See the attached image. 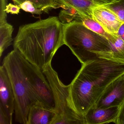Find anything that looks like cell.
Returning a JSON list of instances; mask_svg holds the SVG:
<instances>
[{
  "instance_id": "5bb4252c",
  "label": "cell",
  "mask_w": 124,
  "mask_h": 124,
  "mask_svg": "<svg viewBox=\"0 0 124 124\" xmlns=\"http://www.w3.org/2000/svg\"><path fill=\"white\" fill-rule=\"evenodd\" d=\"M14 29L7 22L0 24V57L5 50L11 45L13 41L12 34Z\"/></svg>"
},
{
  "instance_id": "30bf717a",
  "label": "cell",
  "mask_w": 124,
  "mask_h": 124,
  "mask_svg": "<svg viewBox=\"0 0 124 124\" xmlns=\"http://www.w3.org/2000/svg\"><path fill=\"white\" fill-rule=\"evenodd\" d=\"M92 18L107 32L111 34L117 33L123 23L113 12L104 6L94 8L93 10Z\"/></svg>"
},
{
  "instance_id": "cb8c5ba5",
  "label": "cell",
  "mask_w": 124,
  "mask_h": 124,
  "mask_svg": "<svg viewBox=\"0 0 124 124\" xmlns=\"http://www.w3.org/2000/svg\"><path fill=\"white\" fill-rule=\"evenodd\" d=\"M12 0L14 3L17 4V5H18L23 3V2H25V1H26V0H30V1H31L33 3L32 0Z\"/></svg>"
},
{
  "instance_id": "8992f818",
  "label": "cell",
  "mask_w": 124,
  "mask_h": 124,
  "mask_svg": "<svg viewBox=\"0 0 124 124\" xmlns=\"http://www.w3.org/2000/svg\"><path fill=\"white\" fill-rule=\"evenodd\" d=\"M22 60L27 77L40 102L48 107L54 108L53 92L42 70L30 63L22 55Z\"/></svg>"
},
{
  "instance_id": "3957f363",
  "label": "cell",
  "mask_w": 124,
  "mask_h": 124,
  "mask_svg": "<svg viewBox=\"0 0 124 124\" xmlns=\"http://www.w3.org/2000/svg\"><path fill=\"white\" fill-rule=\"evenodd\" d=\"M63 29L64 45L82 64L100 59L113 61L108 39L90 30L81 22L63 24Z\"/></svg>"
},
{
  "instance_id": "2e32d148",
  "label": "cell",
  "mask_w": 124,
  "mask_h": 124,
  "mask_svg": "<svg viewBox=\"0 0 124 124\" xmlns=\"http://www.w3.org/2000/svg\"><path fill=\"white\" fill-rule=\"evenodd\" d=\"M104 6L113 12L124 23V0H115Z\"/></svg>"
},
{
  "instance_id": "7c38bea8",
  "label": "cell",
  "mask_w": 124,
  "mask_h": 124,
  "mask_svg": "<svg viewBox=\"0 0 124 124\" xmlns=\"http://www.w3.org/2000/svg\"><path fill=\"white\" fill-rule=\"evenodd\" d=\"M55 115L54 108L38 101L30 108L27 124H52Z\"/></svg>"
},
{
  "instance_id": "277c9868",
  "label": "cell",
  "mask_w": 124,
  "mask_h": 124,
  "mask_svg": "<svg viewBox=\"0 0 124 124\" xmlns=\"http://www.w3.org/2000/svg\"><path fill=\"white\" fill-rule=\"evenodd\" d=\"M3 64L7 70L14 93L15 120L27 124L30 108L40 101L25 72L22 55L14 49L4 58Z\"/></svg>"
},
{
  "instance_id": "4fadbf2b",
  "label": "cell",
  "mask_w": 124,
  "mask_h": 124,
  "mask_svg": "<svg viewBox=\"0 0 124 124\" xmlns=\"http://www.w3.org/2000/svg\"><path fill=\"white\" fill-rule=\"evenodd\" d=\"M107 39L111 45L113 61L124 63V41L117 34H110Z\"/></svg>"
},
{
  "instance_id": "44dd1931",
  "label": "cell",
  "mask_w": 124,
  "mask_h": 124,
  "mask_svg": "<svg viewBox=\"0 0 124 124\" xmlns=\"http://www.w3.org/2000/svg\"><path fill=\"white\" fill-rule=\"evenodd\" d=\"M114 123L116 124H124V103L120 107L117 116Z\"/></svg>"
},
{
  "instance_id": "5b68a950",
  "label": "cell",
  "mask_w": 124,
  "mask_h": 124,
  "mask_svg": "<svg viewBox=\"0 0 124 124\" xmlns=\"http://www.w3.org/2000/svg\"><path fill=\"white\" fill-rule=\"evenodd\" d=\"M53 92L55 116L52 124H85V116L78 113L72 101L70 85H64L59 79L51 63L42 69Z\"/></svg>"
},
{
  "instance_id": "9a60e30c",
  "label": "cell",
  "mask_w": 124,
  "mask_h": 124,
  "mask_svg": "<svg viewBox=\"0 0 124 124\" xmlns=\"http://www.w3.org/2000/svg\"><path fill=\"white\" fill-rule=\"evenodd\" d=\"M83 25L90 30L108 38L110 34L107 32L93 18H86L81 20Z\"/></svg>"
},
{
  "instance_id": "e0dca14e",
  "label": "cell",
  "mask_w": 124,
  "mask_h": 124,
  "mask_svg": "<svg viewBox=\"0 0 124 124\" xmlns=\"http://www.w3.org/2000/svg\"><path fill=\"white\" fill-rule=\"evenodd\" d=\"M36 8L42 9L44 12H49L54 8L55 0H32Z\"/></svg>"
},
{
  "instance_id": "9c48e42d",
  "label": "cell",
  "mask_w": 124,
  "mask_h": 124,
  "mask_svg": "<svg viewBox=\"0 0 124 124\" xmlns=\"http://www.w3.org/2000/svg\"><path fill=\"white\" fill-rule=\"evenodd\" d=\"M0 106L2 107L12 121L15 109V98L10 80L3 64L0 67Z\"/></svg>"
},
{
  "instance_id": "8fae6325",
  "label": "cell",
  "mask_w": 124,
  "mask_h": 124,
  "mask_svg": "<svg viewBox=\"0 0 124 124\" xmlns=\"http://www.w3.org/2000/svg\"><path fill=\"white\" fill-rule=\"evenodd\" d=\"M120 107L106 108L91 107L85 116V124H107L114 122Z\"/></svg>"
},
{
  "instance_id": "6da1fadb",
  "label": "cell",
  "mask_w": 124,
  "mask_h": 124,
  "mask_svg": "<svg viewBox=\"0 0 124 124\" xmlns=\"http://www.w3.org/2000/svg\"><path fill=\"white\" fill-rule=\"evenodd\" d=\"M64 45L63 24L58 17L54 16L20 26L13 46L30 63L42 70L51 63Z\"/></svg>"
},
{
  "instance_id": "7402d4cb",
  "label": "cell",
  "mask_w": 124,
  "mask_h": 124,
  "mask_svg": "<svg viewBox=\"0 0 124 124\" xmlns=\"http://www.w3.org/2000/svg\"><path fill=\"white\" fill-rule=\"evenodd\" d=\"M21 8L17 5H14L10 3L7 5L6 11L7 13L12 14H18L20 11Z\"/></svg>"
},
{
  "instance_id": "52a82bcc",
  "label": "cell",
  "mask_w": 124,
  "mask_h": 124,
  "mask_svg": "<svg viewBox=\"0 0 124 124\" xmlns=\"http://www.w3.org/2000/svg\"><path fill=\"white\" fill-rule=\"evenodd\" d=\"M124 103L123 74L108 85L93 107L96 108H106L120 107Z\"/></svg>"
},
{
  "instance_id": "d6986e66",
  "label": "cell",
  "mask_w": 124,
  "mask_h": 124,
  "mask_svg": "<svg viewBox=\"0 0 124 124\" xmlns=\"http://www.w3.org/2000/svg\"><path fill=\"white\" fill-rule=\"evenodd\" d=\"M0 24L7 21L6 8L8 5L7 0H0Z\"/></svg>"
},
{
  "instance_id": "ffe728a7",
  "label": "cell",
  "mask_w": 124,
  "mask_h": 124,
  "mask_svg": "<svg viewBox=\"0 0 124 124\" xmlns=\"http://www.w3.org/2000/svg\"><path fill=\"white\" fill-rule=\"evenodd\" d=\"M12 123L4 109L0 106V124H11Z\"/></svg>"
},
{
  "instance_id": "7a4b0ae2",
  "label": "cell",
  "mask_w": 124,
  "mask_h": 124,
  "mask_svg": "<svg viewBox=\"0 0 124 124\" xmlns=\"http://www.w3.org/2000/svg\"><path fill=\"white\" fill-rule=\"evenodd\" d=\"M124 74V63L100 59L82 64L69 85L70 95L77 111L85 116L107 87Z\"/></svg>"
},
{
  "instance_id": "ac0fdd59",
  "label": "cell",
  "mask_w": 124,
  "mask_h": 124,
  "mask_svg": "<svg viewBox=\"0 0 124 124\" xmlns=\"http://www.w3.org/2000/svg\"><path fill=\"white\" fill-rule=\"evenodd\" d=\"M19 6L23 10L32 14L39 15L44 12L42 9L36 8L32 2L30 0H26L19 5Z\"/></svg>"
},
{
  "instance_id": "ba28073f",
  "label": "cell",
  "mask_w": 124,
  "mask_h": 124,
  "mask_svg": "<svg viewBox=\"0 0 124 124\" xmlns=\"http://www.w3.org/2000/svg\"><path fill=\"white\" fill-rule=\"evenodd\" d=\"M115 0H55L54 9L71 8L76 10L83 18H92L93 10Z\"/></svg>"
},
{
  "instance_id": "603a6c76",
  "label": "cell",
  "mask_w": 124,
  "mask_h": 124,
  "mask_svg": "<svg viewBox=\"0 0 124 124\" xmlns=\"http://www.w3.org/2000/svg\"><path fill=\"white\" fill-rule=\"evenodd\" d=\"M117 34L124 41V22L120 27Z\"/></svg>"
}]
</instances>
